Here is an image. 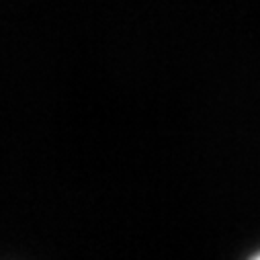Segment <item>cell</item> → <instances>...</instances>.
<instances>
[{
  "mask_svg": "<svg viewBox=\"0 0 260 260\" xmlns=\"http://www.w3.org/2000/svg\"><path fill=\"white\" fill-rule=\"evenodd\" d=\"M254 260H260V256H258V258H254Z\"/></svg>",
  "mask_w": 260,
  "mask_h": 260,
  "instance_id": "1",
  "label": "cell"
}]
</instances>
